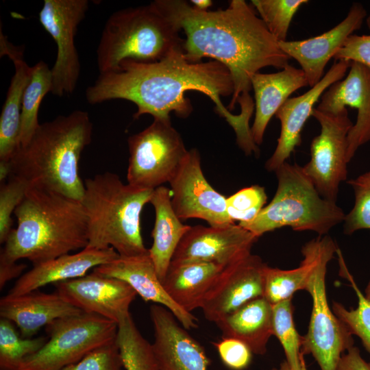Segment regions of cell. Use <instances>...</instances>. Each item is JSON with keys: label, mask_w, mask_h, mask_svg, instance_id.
I'll list each match as a JSON object with an SVG mask.
<instances>
[{"label": "cell", "mask_w": 370, "mask_h": 370, "mask_svg": "<svg viewBox=\"0 0 370 370\" xmlns=\"http://www.w3.org/2000/svg\"><path fill=\"white\" fill-rule=\"evenodd\" d=\"M365 296L368 300L370 301V280L368 282L367 287L365 288Z\"/></svg>", "instance_id": "obj_47"}, {"label": "cell", "mask_w": 370, "mask_h": 370, "mask_svg": "<svg viewBox=\"0 0 370 370\" xmlns=\"http://www.w3.org/2000/svg\"><path fill=\"white\" fill-rule=\"evenodd\" d=\"M51 70L48 64L39 61L32 66L29 81L24 92L21 114L20 145L25 147L30 141L40 123L38 110L44 97L51 92Z\"/></svg>", "instance_id": "obj_29"}, {"label": "cell", "mask_w": 370, "mask_h": 370, "mask_svg": "<svg viewBox=\"0 0 370 370\" xmlns=\"http://www.w3.org/2000/svg\"><path fill=\"white\" fill-rule=\"evenodd\" d=\"M123 368L121 356L115 339L61 370H123Z\"/></svg>", "instance_id": "obj_39"}, {"label": "cell", "mask_w": 370, "mask_h": 370, "mask_svg": "<svg viewBox=\"0 0 370 370\" xmlns=\"http://www.w3.org/2000/svg\"><path fill=\"white\" fill-rule=\"evenodd\" d=\"M155 5L183 30V51L191 62L204 58L229 70L234 91L228 110L249 95L252 76L264 67L283 69L291 59L280 47L253 6L232 0L224 10L201 12L186 1L156 0Z\"/></svg>", "instance_id": "obj_2"}, {"label": "cell", "mask_w": 370, "mask_h": 370, "mask_svg": "<svg viewBox=\"0 0 370 370\" xmlns=\"http://www.w3.org/2000/svg\"><path fill=\"white\" fill-rule=\"evenodd\" d=\"M293 312L291 299L273 305V334L282 345L291 370H301L304 360L301 352L302 336L296 330Z\"/></svg>", "instance_id": "obj_34"}, {"label": "cell", "mask_w": 370, "mask_h": 370, "mask_svg": "<svg viewBox=\"0 0 370 370\" xmlns=\"http://www.w3.org/2000/svg\"><path fill=\"white\" fill-rule=\"evenodd\" d=\"M30 184L25 180L11 175L0 187V243H5L13 229L12 214L24 199Z\"/></svg>", "instance_id": "obj_37"}, {"label": "cell", "mask_w": 370, "mask_h": 370, "mask_svg": "<svg viewBox=\"0 0 370 370\" xmlns=\"http://www.w3.org/2000/svg\"><path fill=\"white\" fill-rule=\"evenodd\" d=\"M149 203L154 208L155 222L151 232L153 244L149 254L162 283L180 242L191 226L182 223L175 213L171 192L166 187L155 188Z\"/></svg>", "instance_id": "obj_27"}, {"label": "cell", "mask_w": 370, "mask_h": 370, "mask_svg": "<svg viewBox=\"0 0 370 370\" xmlns=\"http://www.w3.org/2000/svg\"><path fill=\"white\" fill-rule=\"evenodd\" d=\"M337 370H370V362L362 357L358 347L353 346L341 356Z\"/></svg>", "instance_id": "obj_42"}, {"label": "cell", "mask_w": 370, "mask_h": 370, "mask_svg": "<svg viewBox=\"0 0 370 370\" xmlns=\"http://www.w3.org/2000/svg\"><path fill=\"white\" fill-rule=\"evenodd\" d=\"M307 0H252L251 4L258 13L271 34L278 42L286 41L292 19Z\"/></svg>", "instance_id": "obj_35"}, {"label": "cell", "mask_w": 370, "mask_h": 370, "mask_svg": "<svg viewBox=\"0 0 370 370\" xmlns=\"http://www.w3.org/2000/svg\"><path fill=\"white\" fill-rule=\"evenodd\" d=\"M312 116L321 131L311 142L310 160L302 169L321 196L336 202L340 184L347 176V136L354 124L347 108L331 114L314 108Z\"/></svg>", "instance_id": "obj_11"}, {"label": "cell", "mask_w": 370, "mask_h": 370, "mask_svg": "<svg viewBox=\"0 0 370 370\" xmlns=\"http://www.w3.org/2000/svg\"><path fill=\"white\" fill-rule=\"evenodd\" d=\"M267 200L262 186L253 185L242 188L226 199L228 214L234 222L250 221L264 208Z\"/></svg>", "instance_id": "obj_38"}, {"label": "cell", "mask_w": 370, "mask_h": 370, "mask_svg": "<svg viewBox=\"0 0 370 370\" xmlns=\"http://www.w3.org/2000/svg\"><path fill=\"white\" fill-rule=\"evenodd\" d=\"M119 256L112 247L103 249L85 247L75 254H64L35 264L18 279L8 295H21L49 284L84 276L90 269L107 264Z\"/></svg>", "instance_id": "obj_22"}, {"label": "cell", "mask_w": 370, "mask_h": 370, "mask_svg": "<svg viewBox=\"0 0 370 370\" xmlns=\"http://www.w3.org/2000/svg\"><path fill=\"white\" fill-rule=\"evenodd\" d=\"M149 313L154 331L151 347L159 370H208L210 360L204 347L169 310L155 304Z\"/></svg>", "instance_id": "obj_18"}, {"label": "cell", "mask_w": 370, "mask_h": 370, "mask_svg": "<svg viewBox=\"0 0 370 370\" xmlns=\"http://www.w3.org/2000/svg\"><path fill=\"white\" fill-rule=\"evenodd\" d=\"M188 91L208 97L236 135L247 130V118L230 112L221 101V97L232 96L234 91L227 67L216 60L191 62L183 50L154 62L125 60L113 70L99 73L86 88L85 97L90 104L113 99L131 101L137 107L134 119L148 114L153 119L169 120L172 112L181 118L192 112L190 101L186 97Z\"/></svg>", "instance_id": "obj_1"}, {"label": "cell", "mask_w": 370, "mask_h": 370, "mask_svg": "<svg viewBox=\"0 0 370 370\" xmlns=\"http://www.w3.org/2000/svg\"><path fill=\"white\" fill-rule=\"evenodd\" d=\"M350 106L357 110L356 123L347 136V160L349 163L360 147L370 141V69L351 62L345 79L331 85L322 95L317 109L338 114Z\"/></svg>", "instance_id": "obj_17"}, {"label": "cell", "mask_w": 370, "mask_h": 370, "mask_svg": "<svg viewBox=\"0 0 370 370\" xmlns=\"http://www.w3.org/2000/svg\"><path fill=\"white\" fill-rule=\"evenodd\" d=\"M304 259L295 269L283 270L270 267L264 269L263 297L272 305L292 299L295 293L305 290L311 267L308 253L301 248Z\"/></svg>", "instance_id": "obj_31"}, {"label": "cell", "mask_w": 370, "mask_h": 370, "mask_svg": "<svg viewBox=\"0 0 370 370\" xmlns=\"http://www.w3.org/2000/svg\"><path fill=\"white\" fill-rule=\"evenodd\" d=\"M334 58L336 61L356 62L370 69V35L349 36Z\"/></svg>", "instance_id": "obj_41"}, {"label": "cell", "mask_w": 370, "mask_h": 370, "mask_svg": "<svg viewBox=\"0 0 370 370\" xmlns=\"http://www.w3.org/2000/svg\"><path fill=\"white\" fill-rule=\"evenodd\" d=\"M180 32L153 1L112 13L96 51L99 73L113 70L125 60L154 62L183 50Z\"/></svg>", "instance_id": "obj_6"}, {"label": "cell", "mask_w": 370, "mask_h": 370, "mask_svg": "<svg viewBox=\"0 0 370 370\" xmlns=\"http://www.w3.org/2000/svg\"><path fill=\"white\" fill-rule=\"evenodd\" d=\"M190 2L194 8L201 12L208 11V9L212 5L211 0H192Z\"/></svg>", "instance_id": "obj_45"}, {"label": "cell", "mask_w": 370, "mask_h": 370, "mask_svg": "<svg viewBox=\"0 0 370 370\" xmlns=\"http://www.w3.org/2000/svg\"><path fill=\"white\" fill-rule=\"evenodd\" d=\"M302 249L311 258L305 291L310 295L312 306L301 352L312 354L321 370H337L341 356L354 346L352 334L330 307L326 294L327 267L338 248L330 236L324 235L309 241Z\"/></svg>", "instance_id": "obj_8"}, {"label": "cell", "mask_w": 370, "mask_h": 370, "mask_svg": "<svg viewBox=\"0 0 370 370\" xmlns=\"http://www.w3.org/2000/svg\"><path fill=\"white\" fill-rule=\"evenodd\" d=\"M225 267L210 262L170 264L162 285L177 305L192 313L201 308L207 294Z\"/></svg>", "instance_id": "obj_28"}, {"label": "cell", "mask_w": 370, "mask_h": 370, "mask_svg": "<svg viewBox=\"0 0 370 370\" xmlns=\"http://www.w3.org/2000/svg\"><path fill=\"white\" fill-rule=\"evenodd\" d=\"M366 16L362 5L354 3L347 16L328 31L305 40L281 41L279 46L290 58L299 63L308 86L312 87L323 77L328 62L347 38L361 27Z\"/></svg>", "instance_id": "obj_20"}, {"label": "cell", "mask_w": 370, "mask_h": 370, "mask_svg": "<svg viewBox=\"0 0 370 370\" xmlns=\"http://www.w3.org/2000/svg\"><path fill=\"white\" fill-rule=\"evenodd\" d=\"M225 366L233 370H242L247 368L252 358V352L242 341L222 337L213 343Z\"/></svg>", "instance_id": "obj_40"}, {"label": "cell", "mask_w": 370, "mask_h": 370, "mask_svg": "<svg viewBox=\"0 0 370 370\" xmlns=\"http://www.w3.org/2000/svg\"><path fill=\"white\" fill-rule=\"evenodd\" d=\"M93 271L125 282L145 301H151L169 310L186 330L197 328L196 317L177 305L166 292L149 252L132 256H119L94 268Z\"/></svg>", "instance_id": "obj_21"}, {"label": "cell", "mask_w": 370, "mask_h": 370, "mask_svg": "<svg viewBox=\"0 0 370 370\" xmlns=\"http://www.w3.org/2000/svg\"><path fill=\"white\" fill-rule=\"evenodd\" d=\"M127 144V183L145 189L169 183L188 152L170 119H153L143 131L130 136Z\"/></svg>", "instance_id": "obj_10"}, {"label": "cell", "mask_w": 370, "mask_h": 370, "mask_svg": "<svg viewBox=\"0 0 370 370\" xmlns=\"http://www.w3.org/2000/svg\"><path fill=\"white\" fill-rule=\"evenodd\" d=\"M82 310L73 306L56 292L34 291L26 294L5 295L0 300V316L14 323L21 336L29 338L55 320L77 315Z\"/></svg>", "instance_id": "obj_23"}, {"label": "cell", "mask_w": 370, "mask_h": 370, "mask_svg": "<svg viewBox=\"0 0 370 370\" xmlns=\"http://www.w3.org/2000/svg\"><path fill=\"white\" fill-rule=\"evenodd\" d=\"M267 266L260 256L251 253L225 267L201 308L205 318L215 323L246 303L263 297Z\"/></svg>", "instance_id": "obj_15"}, {"label": "cell", "mask_w": 370, "mask_h": 370, "mask_svg": "<svg viewBox=\"0 0 370 370\" xmlns=\"http://www.w3.org/2000/svg\"><path fill=\"white\" fill-rule=\"evenodd\" d=\"M0 54L8 56L14 66L0 116V160H10L21 147V114L24 92L32 66L23 58V50L13 45L0 31Z\"/></svg>", "instance_id": "obj_25"}, {"label": "cell", "mask_w": 370, "mask_h": 370, "mask_svg": "<svg viewBox=\"0 0 370 370\" xmlns=\"http://www.w3.org/2000/svg\"><path fill=\"white\" fill-rule=\"evenodd\" d=\"M272 370H291L286 360H284L280 365V367L278 368H273ZM301 370H308L307 366L306 365L305 360L303 361Z\"/></svg>", "instance_id": "obj_46"}, {"label": "cell", "mask_w": 370, "mask_h": 370, "mask_svg": "<svg viewBox=\"0 0 370 370\" xmlns=\"http://www.w3.org/2000/svg\"><path fill=\"white\" fill-rule=\"evenodd\" d=\"M92 136V123L83 110L41 123L27 145L10 160L11 175L26 180L31 187L82 201L85 188L79 163Z\"/></svg>", "instance_id": "obj_4"}, {"label": "cell", "mask_w": 370, "mask_h": 370, "mask_svg": "<svg viewBox=\"0 0 370 370\" xmlns=\"http://www.w3.org/2000/svg\"><path fill=\"white\" fill-rule=\"evenodd\" d=\"M55 284L56 292L73 306L117 325L131 314L130 307L137 295L125 282L93 271L84 276Z\"/></svg>", "instance_id": "obj_16"}, {"label": "cell", "mask_w": 370, "mask_h": 370, "mask_svg": "<svg viewBox=\"0 0 370 370\" xmlns=\"http://www.w3.org/2000/svg\"><path fill=\"white\" fill-rule=\"evenodd\" d=\"M366 22L368 28L370 29V14L367 16Z\"/></svg>", "instance_id": "obj_48"}, {"label": "cell", "mask_w": 370, "mask_h": 370, "mask_svg": "<svg viewBox=\"0 0 370 370\" xmlns=\"http://www.w3.org/2000/svg\"><path fill=\"white\" fill-rule=\"evenodd\" d=\"M336 254L339 257L340 275L350 282L358 297V306L356 309L348 310L341 303L333 301L332 309L351 334L360 338L364 347L370 354V301L358 288L344 263L339 249Z\"/></svg>", "instance_id": "obj_33"}, {"label": "cell", "mask_w": 370, "mask_h": 370, "mask_svg": "<svg viewBox=\"0 0 370 370\" xmlns=\"http://www.w3.org/2000/svg\"><path fill=\"white\" fill-rule=\"evenodd\" d=\"M14 214L17 225L0 253L8 260L25 258L35 265L88 245V220L81 201L30 187Z\"/></svg>", "instance_id": "obj_3"}, {"label": "cell", "mask_w": 370, "mask_h": 370, "mask_svg": "<svg viewBox=\"0 0 370 370\" xmlns=\"http://www.w3.org/2000/svg\"><path fill=\"white\" fill-rule=\"evenodd\" d=\"M251 85L255 99V117L251 132L254 143L258 146L263 141L272 116L295 91L308 86V83L301 69L288 64L276 73L254 74Z\"/></svg>", "instance_id": "obj_24"}, {"label": "cell", "mask_w": 370, "mask_h": 370, "mask_svg": "<svg viewBox=\"0 0 370 370\" xmlns=\"http://www.w3.org/2000/svg\"><path fill=\"white\" fill-rule=\"evenodd\" d=\"M46 343L27 357L20 370H61L116 339L118 325L95 314L82 312L46 326Z\"/></svg>", "instance_id": "obj_9"}, {"label": "cell", "mask_w": 370, "mask_h": 370, "mask_svg": "<svg viewBox=\"0 0 370 370\" xmlns=\"http://www.w3.org/2000/svg\"><path fill=\"white\" fill-rule=\"evenodd\" d=\"M273 305L264 297L254 299L216 322L222 337L239 340L253 354L263 355L273 334Z\"/></svg>", "instance_id": "obj_26"}, {"label": "cell", "mask_w": 370, "mask_h": 370, "mask_svg": "<svg viewBox=\"0 0 370 370\" xmlns=\"http://www.w3.org/2000/svg\"><path fill=\"white\" fill-rule=\"evenodd\" d=\"M88 5V0H45L38 14L40 24L56 44V58L51 69V92L55 96L71 95L76 88L81 64L75 37Z\"/></svg>", "instance_id": "obj_12"}, {"label": "cell", "mask_w": 370, "mask_h": 370, "mask_svg": "<svg viewBox=\"0 0 370 370\" xmlns=\"http://www.w3.org/2000/svg\"><path fill=\"white\" fill-rule=\"evenodd\" d=\"M169 184L172 207L181 221L199 219L213 227L234 223L227 212V198L204 177L197 149L188 150Z\"/></svg>", "instance_id": "obj_13"}, {"label": "cell", "mask_w": 370, "mask_h": 370, "mask_svg": "<svg viewBox=\"0 0 370 370\" xmlns=\"http://www.w3.org/2000/svg\"><path fill=\"white\" fill-rule=\"evenodd\" d=\"M82 199L87 220L88 243L98 249L112 247L121 256L149 252L140 226L141 212L153 190L124 184L114 173L85 180Z\"/></svg>", "instance_id": "obj_5"}, {"label": "cell", "mask_w": 370, "mask_h": 370, "mask_svg": "<svg viewBox=\"0 0 370 370\" xmlns=\"http://www.w3.org/2000/svg\"><path fill=\"white\" fill-rule=\"evenodd\" d=\"M26 267L25 264L10 261L0 256V289L8 282L20 276Z\"/></svg>", "instance_id": "obj_43"}, {"label": "cell", "mask_w": 370, "mask_h": 370, "mask_svg": "<svg viewBox=\"0 0 370 370\" xmlns=\"http://www.w3.org/2000/svg\"><path fill=\"white\" fill-rule=\"evenodd\" d=\"M116 343L125 370H159L151 344L141 334L131 314L118 324Z\"/></svg>", "instance_id": "obj_30"}, {"label": "cell", "mask_w": 370, "mask_h": 370, "mask_svg": "<svg viewBox=\"0 0 370 370\" xmlns=\"http://www.w3.org/2000/svg\"><path fill=\"white\" fill-rule=\"evenodd\" d=\"M47 341L44 336L23 338L12 321L1 318L0 370H20L24 360L38 352Z\"/></svg>", "instance_id": "obj_32"}, {"label": "cell", "mask_w": 370, "mask_h": 370, "mask_svg": "<svg viewBox=\"0 0 370 370\" xmlns=\"http://www.w3.org/2000/svg\"><path fill=\"white\" fill-rule=\"evenodd\" d=\"M350 64L338 60L319 82L305 93L289 98L278 110L275 116L280 121L281 131L275 149L265 163L267 171L275 172L300 145L304 125L312 116L315 104L331 85L343 79Z\"/></svg>", "instance_id": "obj_19"}, {"label": "cell", "mask_w": 370, "mask_h": 370, "mask_svg": "<svg viewBox=\"0 0 370 370\" xmlns=\"http://www.w3.org/2000/svg\"><path fill=\"white\" fill-rule=\"evenodd\" d=\"M347 183L354 190V204L345 215L343 232L345 234H352L360 230H370V171L349 180Z\"/></svg>", "instance_id": "obj_36"}, {"label": "cell", "mask_w": 370, "mask_h": 370, "mask_svg": "<svg viewBox=\"0 0 370 370\" xmlns=\"http://www.w3.org/2000/svg\"><path fill=\"white\" fill-rule=\"evenodd\" d=\"M12 173V167L10 160H0V181L3 183Z\"/></svg>", "instance_id": "obj_44"}, {"label": "cell", "mask_w": 370, "mask_h": 370, "mask_svg": "<svg viewBox=\"0 0 370 370\" xmlns=\"http://www.w3.org/2000/svg\"><path fill=\"white\" fill-rule=\"evenodd\" d=\"M275 173L278 186L272 200L253 220L239 225L258 237L286 226L324 236L343 223L346 214L336 202L321 196L302 166L286 162Z\"/></svg>", "instance_id": "obj_7"}, {"label": "cell", "mask_w": 370, "mask_h": 370, "mask_svg": "<svg viewBox=\"0 0 370 370\" xmlns=\"http://www.w3.org/2000/svg\"><path fill=\"white\" fill-rule=\"evenodd\" d=\"M258 238L235 223L191 226L180 242L171 264L210 262L227 267L251 254Z\"/></svg>", "instance_id": "obj_14"}]
</instances>
